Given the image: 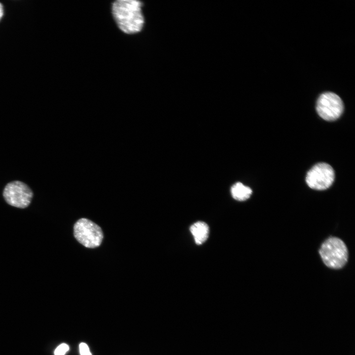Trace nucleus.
I'll return each instance as SVG.
<instances>
[{"instance_id": "f257e3e1", "label": "nucleus", "mask_w": 355, "mask_h": 355, "mask_svg": "<svg viewBox=\"0 0 355 355\" xmlns=\"http://www.w3.org/2000/svg\"><path fill=\"white\" fill-rule=\"evenodd\" d=\"M141 2L132 0H118L112 5V13L120 29L128 34L140 32L144 20Z\"/></svg>"}, {"instance_id": "f03ea898", "label": "nucleus", "mask_w": 355, "mask_h": 355, "mask_svg": "<svg viewBox=\"0 0 355 355\" xmlns=\"http://www.w3.org/2000/svg\"><path fill=\"white\" fill-rule=\"evenodd\" d=\"M319 253L323 263L330 268H341L348 260L347 248L338 238L330 237L326 240L321 245Z\"/></svg>"}, {"instance_id": "7ed1b4c3", "label": "nucleus", "mask_w": 355, "mask_h": 355, "mask_svg": "<svg viewBox=\"0 0 355 355\" xmlns=\"http://www.w3.org/2000/svg\"><path fill=\"white\" fill-rule=\"evenodd\" d=\"M74 236L78 242L89 248L99 246L103 238L100 227L87 218H81L75 223Z\"/></svg>"}, {"instance_id": "20e7f679", "label": "nucleus", "mask_w": 355, "mask_h": 355, "mask_svg": "<svg viewBox=\"0 0 355 355\" xmlns=\"http://www.w3.org/2000/svg\"><path fill=\"white\" fill-rule=\"evenodd\" d=\"M3 195L9 205L23 209L27 207L31 203L33 193L26 184L16 180L6 184L3 190Z\"/></svg>"}, {"instance_id": "39448f33", "label": "nucleus", "mask_w": 355, "mask_h": 355, "mask_svg": "<svg viewBox=\"0 0 355 355\" xmlns=\"http://www.w3.org/2000/svg\"><path fill=\"white\" fill-rule=\"evenodd\" d=\"M318 114L326 121H334L342 114L344 105L341 99L333 92H325L319 97L316 105Z\"/></svg>"}, {"instance_id": "423d86ee", "label": "nucleus", "mask_w": 355, "mask_h": 355, "mask_svg": "<svg viewBox=\"0 0 355 355\" xmlns=\"http://www.w3.org/2000/svg\"><path fill=\"white\" fill-rule=\"evenodd\" d=\"M334 171L332 167L326 163H319L307 173L306 181L313 189L322 190L329 188L334 181Z\"/></svg>"}, {"instance_id": "0eeeda50", "label": "nucleus", "mask_w": 355, "mask_h": 355, "mask_svg": "<svg viewBox=\"0 0 355 355\" xmlns=\"http://www.w3.org/2000/svg\"><path fill=\"white\" fill-rule=\"evenodd\" d=\"M190 230L197 245L203 244L208 238L209 228L208 225L204 222H195L191 226Z\"/></svg>"}, {"instance_id": "6e6552de", "label": "nucleus", "mask_w": 355, "mask_h": 355, "mask_svg": "<svg viewBox=\"0 0 355 355\" xmlns=\"http://www.w3.org/2000/svg\"><path fill=\"white\" fill-rule=\"evenodd\" d=\"M231 193L234 199L242 201L248 199L252 194V190L249 187L241 182H237L231 188Z\"/></svg>"}, {"instance_id": "1a4fd4ad", "label": "nucleus", "mask_w": 355, "mask_h": 355, "mask_svg": "<svg viewBox=\"0 0 355 355\" xmlns=\"http://www.w3.org/2000/svg\"><path fill=\"white\" fill-rule=\"evenodd\" d=\"M69 349V347L67 344H61L55 349L54 354L55 355H65Z\"/></svg>"}, {"instance_id": "9d476101", "label": "nucleus", "mask_w": 355, "mask_h": 355, "mask_svg": "<svg viewBox=\"0 0 355 355\" xmlns=\"http://www.w3.org/2000/svg\"><path fill=\"white\" fill-rule=\"evenodd\" d=\"M79 351L81 355H92L88 346L84 343L80 344Z\"/></svg>"}, {"instance_id": "9b49d317", "label": "nucleus", "mask_w": 355, "mask_h": 355, "mask_svg": "<svg viewBox=\"0 0 355 355\" xmlns=\"http://www.w3.org/2000/svg\"><path fill=\"white\" fill-rule=\"evenodd\" d=\"M3 15V8L1 3H0V20L2 17Z\"/></svg>"}]
</instances>
